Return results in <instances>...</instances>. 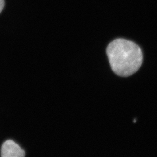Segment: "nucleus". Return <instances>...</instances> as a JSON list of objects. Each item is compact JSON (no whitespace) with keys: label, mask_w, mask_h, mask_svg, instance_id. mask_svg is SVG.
<instances>
[{"label":"nucleus","mask_w":157,"mask_h":157,"mask_svg":"<svg viewBox=\"0 0 157 157\" xmlns=\"http://www.w3.org/2000/svg\"><path fill=\"white\" fill-rule=\"evenodd\" d=\"M107 54L113 72L119 76L132 75L142 65L140 48L128 40L118 39L112 41L107 47Z\"/></svg>","instance_id":"1"},{"label":"nucleus","mask_w":157,"mask_h":157,"mask_svg":"<svg viewBox=\"0 0 157 157\" xmlns=\"http://www.w3.org/2000/svg\"><path fill=\"white\" fill-rule=\"evenodd\" d=\"M1 157H25V151L17 143L8 140L2 145Z\"/></svg>","instance_id":"2"},{"label":"nucleus","mask_w":157,"mask_h":157,"mask_svg":"<svg viewBox=\"0 0 157 157\" xmlns=\"http://www.w3.org/2000/svg\"><path fill=\"white\" fill-rule=\"evenodd\" d=\"M4 0H0V13L2 11L4 7Z\"/></svg>","instance_id":"3"}]
</instances>
